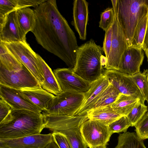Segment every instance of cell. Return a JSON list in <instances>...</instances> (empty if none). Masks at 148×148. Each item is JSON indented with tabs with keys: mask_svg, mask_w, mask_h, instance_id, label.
Instances as JSON below:
<instances>
[{
	"mask_svg": "<svg viewBox=\"0 0 148 148\" xmlns=\"http://www.w3.org/2000/svg\"><path fill=\"white\" fill-rule=\"evenodd\" d=\"M139 100V99L121 93L111 106L117 114L127 116Z\"/></svg>",
	"mask_w": 148,
	"mask_h": 148,
	"instance_id": "cell-23",
	"label": "cell"
},
{
	"mask_svg": "<svg viewBox=\"0 0 148 148\" xmlns=\"http://www.w3.org/2000/svg\"><path fill=\"white\" fill-rule=\"evenodd\" d=\"M88 3L86 0H74L73 3V19L72 24L79 38L85 40L88 20Z\"/></svg>",
	"mask_w": 148,
	"mask_h": 148,
	"instance_id": "cell-18",
	"label": "cell"
},
{
	"mask_svg": "<svg viewBox=\"0 0 148 148\" xmlns=\"http://www.w3.org/2000/svg\"><path fill=\"white\" fill-rule=\"evenodd\" d=\"M120 94L115 88L110 84L94 105L92 109L111 105L116 100Z\"/></svg>",
	"mask_w": 148,
	"mask_h": 148,
	"instance_id": "cell-27",
	"label": "cell"
},
{
	"mask_svg": "<svg viewBox=\"0 0 148 148\" xmlns=\"http://www.w3.org/2000/svg\"><path fill=\"white\" fill-rule=\"evenodd\" d=\"M84 93L73 91L62 92L55 96L42 114L51 115H75L81 107Z\"/></svg>",
	"mask_w": 148,
	"mask_h": 148,
	"instance_id": "cell-6",
	"label": "cell"
},
{
	"mask_svg": "<svg viewBox=\"0 0 148 148\" xmlns=\"http://www.w3.org/2000/svg\"><path fill=\"white\" fill-rule=\"evenodd\" d=\"M109 84L108 79L103 75L97 80L92 82L90 88L84 93V100L81 107L75 115L86 114L92 109Z\"/></svg>",
	"mask_w": 148,
	"mask_h": 148,
	"instance_id": "cell-17",
	"label": "cell"
},
{
	"mask_svg": "<svg viewBox=\"0 0 148 148\" xmlns=\"http://www.w3.org/2000/svg\"><path fill=\"white\" fill-rule=\"evenodd\" d=\"M144 58L142 49L128 46L122 56L117 71L131 75L139 73Z\"/></svg>",
	"mask_w": 148,
	"mask_h": 148,
	"instance_id": "cell-16",
	"label": "cell"
},
{
	"mask_svg": "<svg viewBox=\"0 0 148 148\" xmlns=\"http://www.w3.org/2000/svg\"><path fill=\"white\" fill-rule=\"evenodd\" d=\"M0 84L20 90L41 87L34 76L23 65L21 69L14 71H9L0 65Z\"/></svg>",
	"mask_w": 148,
	"mask_h": 148,
	"instance_id": "cell-10",
	"label": "cell"
},
{
	"mask_svg": "<svg viewBox=\"0 0 148 148\" xmlns=\"http://www.w3.org/2000/svg\"><path fill=\"white\" fill-rule=\"evenodd\" d=\"M148 21V13L138 23L134 33L131 45L142 49Z\"/></svg>",
	"mask_w": 148,
	"mask_h": 148,
	"instance_id": "cell-28",
	"label": "cell"
},
{
	"mask_svg": "<svg viewBox=\"0 0 148 148\" xmlns=\"http://www.w3.org/2000/svg\"><path fill=\"white\" fill-rule=\"evenodd\" d=\"M102 47L92 39L79 46L76 52L74 72L86 80L92 82L103 75L107 59Z\"/></svg>",
	"mask_w": 148,
	"mask_h": 148,
	"instance_id": "cell-3",
	"label": "cell"
},
{
	"mask_svg": "<svg viewBox=\"0 0 148 148\" xmlns=\"http://www.w3.org/2000/svg\"><path fill=\"white\" fill-rule=\"evenodd\" d=\"M112 38V25L105 32L104 38L102 47L107 59L109 55L111 49Z\"/></svg>",
	"mask_w": 148,
	"mask_h": 148,
	"instance_id": "cell-34",
	"label": "cell"
},
{
	"mask_svg": "<svg viewBox=\"0 0 148 148\" xmlns=\"http://www.w3.org/2000/svg\"><path fill=\"white\" fill-rule=\"evenodd\" d=\"M44 115L45 128L64 135L72 148H88L80 131L82 123L89 119L87 113L73 115Z\"/></svg>",
	"mask_w": 148,
	"mask_h": 148,
	"instance_id": "cell-4",
	"label": "cell"
},
{
	"mask_svg": "<svg viewBox=\"0 0 148 148\" xmlns=\"http://www.w3.org/2000/svg\"><path fill=\"white\" fill-rule=\"evenodd\" d=\"M134 127L135 131L141 140L148 139V111Z\"/></svg>",
	"mask_w": 148,
	"mask_h": 148,
	"instance_id": "cell-33",
	"label": "cell"
},
{
	"mask_svg": "<svg viewBox=\"0 0 148 148\" xmlns=\"http://www.w3.org/2000/svg\"><path fill=\"white\" fill-rule=\"evenodd\" d=\"M148 108L145 104L138 101L130 112L126 116L131 123L135 126L147 112Z\"/></svg>",
	"mask_w": 148,
	"mask_h": 148,
	"instance_id": "cell-30",
	"label": "cell"
},
{
	"mask_svg": "<svg viewBox=\"0 0 148 148\" xmlns=\"http://www.w3.org/2000/svg\"><path fill=\"white\" fill-rule=\"evenodd\" d=\"M12 110L10 106L4 100L0 99V123L8 115Z\"/></svg>",
	"mask_w": 148,
	"mask_h": 148,
	"instance_id": "cell-36",
	"label": "cell"
},
{
	"mask_svg": "<svg viewBox=\"0 0 148 148\" xmlns=\"http://www.w3.org/2000/svg\"><path fill=\"white\" fill-rule=\"evenodd\" d=\"M114 13L111 47L104 68L106 70L117 71L122 56L128 45L124 32L119 21L117 11Z\"/></svg>",
	"mask_w": 148,
	"mask_h": 148,
	"instance_id": "cell-8",
	"label": "cell"
},
{
	"mask_svg": "<svg viewBox=\"0 0 148 148\" xmlns=\"http://www.w3.org/2000/svg\"><path fill=\"white\" fill-rule=\"evenodd\" d=\"M44 128L42 113L12 109L7 117L0 123V139H14L39 134Z\"/></svg>",
	"mask_w": 148,
	"mask_h": 148,
	"instance_id": "cell-2",
	"label": "cell"
},
{
	"mask_svg": "<svg viewBox=\"0 0 148 148\" xmlns=\"http://www.w3.org/2000/svg\"><path fill=\"white\" fill-rule=\"evenodd\" d=\"M44 148H60L56 143L54 141L49 143Z\"/></svg>",
	"mask_w": 148,
	"mask_h": 148,
	"instance_id": "cell-38",
	"label": "cell"
},
{
	"mask_svg": "<svg viewBox=\"0 0 148 148\" xmlns=\"http://www.w3.org/2000/svg\"><path fill=\"white\" fill-rule=\"evenodd\" d=\"M109 130L113 134L115 133H123L127 132L132 125L126 116H123L108 125Z\"/></svg>",
	"mask_w": 148,
	"mask_h": 148,
	"instance_id": "cell-31",
	"label": "cell"
},
{
	"mask_svg": "<svg viewBox=\"0 0 148 148\" xmlns=\"http://www.w3.org/2000/svg\"><path fill=\"white\" fill-rule=\"evenodd\" d=\"M147 81H148V74H147Z\"/></svg>",
	"mask_w": 148,
	"mask_h": 148,
	"instance_id": "cell-43",
	"label": "cell"
},
{
	"mask_svg": "<svg viewBox=\"0 0 148 148\" xmlns=\"http://www.w3.org/2000/svg\"><path fill=\"white\" fill-rule=\"evenodd\" d=\"M34 10L36 22L31 32L37 42L73 69L79 46L73 31L58 10L56 0H46Z\"/></svg>",
	"mask_w": 148,
	"mask_h": 148,
	"instance_id": "cell-1",
	"label": "cell"
},
{
	"mask_svg": "<svg viewBox=\"0 0 148 148\" xmlns=\"http://www.w3.org/2000/svg\"><path fill=\"white\" fill-rule=\"evenodd\" d=\"M103 75L121 93L139 99L142 103L145 100L131 75L114 70L103 69Z\"/></svg>",
	"mask_w": 148,
	"mask_h": 148,
	"instance_id": "cell-11",
	"label": "cell"
},
{
	"mask_svg": "<svg viewBox=\"0 0 148 148\" xmlns=\"http://www.w3.org/2000/svg\"><path fill=\"white\" fill-rule=\"evenodd\" d=\"M96 148H106V146H101L98 147Z\"/></svg>",
	"mask_w": 148,
	"mask_h": 148,
	"instance_id": "cell-41",
	"label": "cell"
},
{
	"mask_svg": "<svg viewBox=\"0 0 148 148\" xmlns=\"http://www.w3.org/2000/svg\"><path fill=\"white\" fill-rule=\"evenodd\" d=\"M53 73L62 92L73 91L85 93L92 82L83 79L69 68H58Z\"/></svg>",
	"mask_w": 148,
	"mask_h": 148,
	"instance_id": "cell-12",
	"label": "cell"
},
{
	"mask_svg": "<svg viewBox=\"0 0 148 148\" xmlns=\"http://www.w3.org/2000/svg\"><path fill=\"white\" fill-rule=\"evenodd\" d=\"M118 0H111L114 12H115L117 10Z\"/></svg>",
	"mask_w": 148,
	"mask_h": 148,
	"instance_id": "cell-39",
	"label": "cell"
},
{
	"mask_svg": "<svg viewBox=\"0 0 148 148\" xmlns=\"http://www.w3.org/2000/svg\"><path fill=\"white\" fill-rule=\"evenodd\" d=\"M53 140L52 133L40 134L14 139H0V147L44 148Z\"/></svg>",
	"mask_w": 148,
	"mask_h": 148,
	"instance_id": "cell-15",
	"label": "cell"
},
{
	"mask_svg": "<svg viewBox=\"0 0 148 148\" xmlns=\"http://www.w3.org/2000/svg\"><path fill=\"white\" fill-rule=\"evenodd\" d=\"M9 51L31 72L41 86L44 79L37 59V53L26 41L4 42Z\"/></svg>",
	"mask_w": 148,
	"mask_h": 148,
	"instance_id": "cell-7",
	"label": "cell"
},
{
	"mask_svg": "<svg viewBox=\"0 0 148 148\" xmlns=\"http://www.w3.org/2000/svg\"><path fill=\"white\" fill-rule=\"evenodd\" d=\"M148 48V21L147 24L146 31L145 36V39L143 45L142 50L144 51Z\"/></svg>",
	"mask_w": 148,
	"mask_h": 148,
	"instance_id": "cell-37",
	"label": "cell"
},
{
	"mask_svg": "<svg viewBox=\"0 0 148 148\" xmlns=\"http://www.w3.org/2000/svg\"><path fill=\"white\" fill-rule=\"evenodd\" d=\"M37 59L44 79V81L41 86V87L56 96L62 93V92L51 68L38 54Z\"/></svg>",
	"mask_w": 148,
	"mask_h": 148,
	"instance_id": "cell-20",
	"label": "cell"
},
{
	"mask_svg": "<svg viewBox=\"0 0 148 148\" xmlns=\"http://www.w3.org/2000/svg\"><path fill=\"white\" fill-rule=\"evenodd\" d=\"M87 114L89 119L98 121L108 125L123 116L115 112L111 105L91 109Z\"/></svg>",
	"mask_w": 148,
	"mask_h": 148,
	"instance_id": "cell-21",
	"label": "cell"
},
{
	"mask_svg": "<svg viewBox=\"0 0 148 148\" xmlns=\"http://www.w3.org/2000/svg\"><path fill=\"white\" fill-rule=\"evenodd\" d=\"M145 52L146 54V56L147 58V60L148 61V48L145 51Z\"/></svg>",
	"mask_w": 148,
	"mask_h": 148,
	"instance_id": "cell-40",
	"label": "cell"
},
{
	"mask_svg": "<svg viewBox=\"0 0 148 148\" xmlns=\"http://www.w3.org/2000/svg\"><path fill=\"white\" fill-rule=\"evenodd\" d=\"M26 41L20 27L16 15V10L6 15L0 21V41L10 43Z\"/></svg>",
	"mask_w": 148,
	"mask_h": 148,
	"instance_id": "cell-14",
	"label": "cell"
},
{
	"mask_svg": "<svg viewBox=\"0 0 148 148\" xmlns=\"http://www.w3.org/2000/svg\"><path fill=\"white\" fill-rule=\"evenodd\" d=\"M46 0H3L2 5L4 11L7 13L17 10L32 6H38Z\"/></svg>",
	"mask_w": 148,
	"mask_h": 148,
	"instance_id": "cell-26",
	"label": "cell"
},
{
	"mask_svg": "<svg viewBox=\"0 0 148 148\" xmlns=\"http://www.w3.org/2000/svg\"><path fill=\"white\" fill-rule=\"evenodd\" d=\"M21 90L25 97L42 111L47 110L56 96L44 89L41 87Z\"/></svg>",
	"mask_w": 148,
	"mask_h": 148,
	"instance_id": "cell-19",
	"label": "cell"
},
{
	"mask_svg": "<svg viewBox=\"0 0 148 148\" xmlns=\"http://www.w3.org/2000/svg\"><path fill=\"white\" fill-rule=\"evenodd\" d=\"M18 21L21 29L24 36L29 32L33 30L36 22L34 11L29 7H26L16 10Z\"/></svg>",
	"mask_w": 148,
	"mask_h": 148,
	"instance_id": "cell-22",
	"label": "cell"
},
{
	"mask_svg": "<svg viewBox=\"0 0 148 148\" xmlns=\"http://www.w3.org/2000/svg\"><path fill=\"white\" fill-rule=\"evenodd\" d=\"M0 65L10 71H17L23 65L8 50L4 43L0 41Z\"/></svg>",
	"mask_w": 148,
	"mask_h": 148,
	"instance_id": "cell-24",
	"label": "cell"
},
{
	"mask_svg": "<svg viewBox=\"0 0 148 148\" xmlns=\"http://www.w3.org/2000/svg\"><path fill=\"white\" fill-rule=\"evenodd\" d=\"M112 8H108L101 14L99 27L106 32L112 25L114 18Z\"/></svg>",
	"mask_w": 148,
	"mask_h": 148,
	"instance_id": "cell-32",
	"label": "cell"
},
{
	"mask_svg": "<svg viewBox=\"0 0 148 148\" xmlns=\"http://www.w3.org/2000/svg\"><path fill=\"white\" fill-rule=\"evenodd\" d=\"M117 144L115 148H147L143 140L136 132H129L119 134Z\"/></svg>",
	"mask_w": 148,
	"mask_h": 148,
	"instance_id": "cell-25",
	"label": "cell"
},
{
	"mask_svg": "<svg viewBox=\"0 0 148 148\" xmlns=\"http://www.w3.org/2000/svg\"><path fill=\"white\" fill-rule=\"evenodd\" d=\"M117 12L128 45L130 46L137 25L148 13V0H118Z\"/></svg>",
	"mask_w": 148,
	"mask_h": 148,
	"instance_id": "cell-5",
	"label": "cell"
},
{
	"mask_svg": "<svg viewBox=\"0 0 148 148\" xmlns=\"http://www.w3.org/2000/svg\"><path fill=\"white\" fill-rule=\"evenodd\" d=\"M148 70H145L143 73L140 72L132 75L131 76L148 103Z\"/></svg>",
	"mask_w": 148,
	"mask_h": 148,
	"instance_id": "cell-29",
	"label": "cell"
},
{
	"mask_svg": "<svg viewBox=\"0 0 148 148\" xmlns=\"http://www.w3.org/2000/svg\"><path fill=\"white\" fill-rule=\"evenodd\" d=\"M82 137L89 148L106 146L112 134L108 125L98 121L88 119L80 128Z\"/></svg>",
	"mask_w": 148,
	"mask_h": 148,
	"instance_id": "cell-9",
	"label": "cell"
},
{
	"mask_svg": "<svg viewBox=\"0 0 148 148\" xmlns=\"http://www.w3.org/2000/svg\"><path fill=\"white\" fill-rule=\"evenodd\" d=\"M53 140L60 148H72L67 138L63 134L56 132H52Z\"/></svg>",
	"mask_w": 148,
	"mask_h": 148,
	"instance_id": "cell-35",
	"label": "cell"
},
{
	"mask_svg": "<svg viewBox=\"0 0 148 148\" xmlns=\"http://www.w3.org/2000/svg\"><path fill=\"white\" fill-rule=\"evenodd\" d=\"M0 148H12L8 147H0Z\"/></svg>",
	"mask_w": 148,
	"mask_h": 148,
	"instance_id": "cell-42",
	"label": "cell"
},
{
	"mask_svg": "<svg viewBox=\"0 0 148 148\" xmlns=\"http://www.w3.org/2000/svg\"><path fill=\"white\" fill-rule=\"evenodd\" d=\"M0 98L13 110H26L39 113L42 112L25 97L20 90L0 84Z\"/></svg>",
	"mask_w": 148,
	"mask_h": 148,
	"instance_id": "cell-13",
	"label": "cell"
}]
</instances>
